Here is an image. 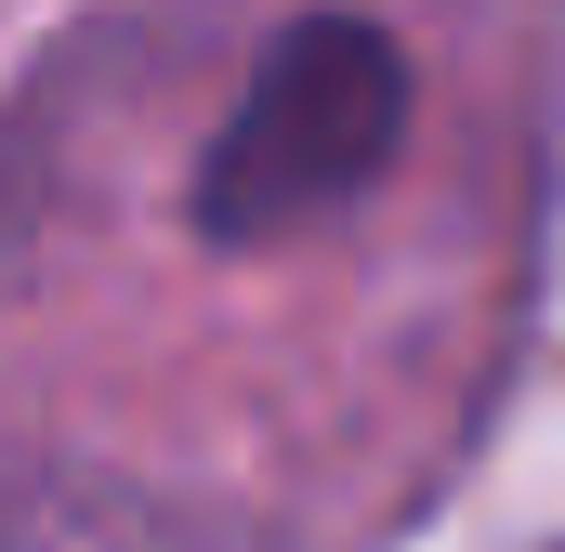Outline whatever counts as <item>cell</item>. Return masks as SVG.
Returning a JSON list of instances; mask_svg holds the SVG:
<instances>
[{"mask_svg": "<svg viewBox=\"0 0 565 552\" xmlns=\"http://www.w3.org/2000/svg\"><path fill=\"white\" fill-rule=\"evenodd\" d=\"M408 119H422V79H408V40L355 0H316L264 40V66L237 79L224 132L198 145V237L211 251H277L302 224L355 211L395 158H408Z\"/></svg>", "mask_w": 565, "mask_h": 552, "instance_id": "1", "label": "cell"}, {"mask_svg": "<svg viewBox=\"0 0 565 552\" xmlns=\"http://www.w3.org/2000/svg\"><path fill=\"white\" fill-rule=\"evenodd\" d=\"M553 552H565V540H553Z\"/></svg>", "mask_w": 565, "mask_h": 552, "instance_id": "2", "label": "cell"}]
</instances>
